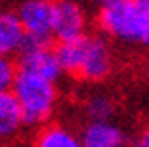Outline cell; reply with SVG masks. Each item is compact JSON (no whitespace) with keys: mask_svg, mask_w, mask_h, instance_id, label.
<instances>
[{"mask_svg":"<svg viewBox=\"0 0 149 147\" xmlns=\"http://www.w3.org/2000/svg\"><path fill=\"white\" fill-rule=\"evenodd\" d=\"M143 147H149V125L145 127V132H143V135H141V141H139Z\"/></svg>","mask_w":149,"mask_h":147,"instance_id":"cell-13","label":"cell"},{"mask_svg":"<svg viewBox=\"0 0 149 147\" xmlns=\"http://www.w3.org/2000/svg\"><path fill=\"white\" fill-rule=\"evenodd\" d=\"M86 36V12L77 0H53V37L73 41Z\"/></svg>","mask_w":149,"mask_h":147,"instance_id":"cell-5","label":"cell"},{"mask_svg":"<svg viewBox=\"0 0 149 147\" xmlns=\"http://www.w3.org/2000/svg\"><path fill=\"white\" fill-rule=\"evenodd\" d=\"M82 147H127L126 132L114 124L108 122H88L81 132Z\"/></svg>","mask_w":149,"mask_h":147,"instance_id":"cell-7","label":"cell"},{"mask_svg":"<svg viewBox=\"0 0 149 147\" xmlns=\"http://www.w3.org/2000/svg\"><path fill=\"white\" fill-rule=\"evenodd\" d=\"M28 41L26 29H24L16 10H0V55L12 57L20 55L24 45Z\"/></svg>","mask_w":149,"mask_h":147,"instance_id":"cell-8","label":"cell"},{"mask_svg":"<svg viewBox=\"0 0 149 147\" xmlns=\"http://www.w3.org/2000/svg\"><path fill=\"white\" fill-rule=\"evenodd\" d=\"M137 2H145V4H149V0H137Z\"/></svg>","mask_w":149,"mask_h":147,"instance_id":"cell-16","label":"cell"},{"mask_svg":"<svg viewBox=\"0 0 149 147\" xmlns=\"http://www.w3.org/2000/svg\"><path fill=\"white\" fill-rule=\"evenodd\" d=\"M84 114L88 122H108L116 114V102L102 92L90 94L84 102Z\"/></svg>","mask_w":149,"mask_h":147,"instance_id":"cell-11","label":"cell"},{"mask_svg":"<svg viewBox=\"0 0 149 147\" xmlns=\"http://www.w3.org/2000/svg\"><path fill=\"white\" fill-rule=\"evenodd\" d=\"M57 57L65 73H71L86 82H100L112 73V51L104 37L82 36L57 45Z\"/></svg>","mask_w":149,"mask_h":147,"instance_id":"cell-1","label":"cell"},{"mask_svg":"<svg viewBox=\"0 0 149 147\" xmlns=\"http://www.w3.org/2000/svg\"><path fill=\"white\" fill-rule=\"evenodd\" d=\"M16 14L30 43H49L53 39V0H22Z\"/></svg>","mask_w":149,"mask_h":147,"instance_id":"cell-4","label":"cell"},{"mask_svg":"<svg viewBox=\"0 0 149 147\" xmlns=\"http://www.w3.org/2000/svg\"><path fill=\"white\" fill-rule=\"evenodd\" d=\"M33 147H82L81 133L61 124H45L36 133Z\"/></svg>","mask_w":149,"mask_h":147,"instance_id":"cell-10","label":"cell"},{"mask_svg":"<svg viewBox=\"0 0 149 147\" xmlns=\"http://www.w3.org/2000/svg\"><path fill=\"white\" fill-rule=\"evenodd\" d=\"M86 2H88V4H96V6L100 8V6H102V4H106L108 0H86Z\"/></svg>","mask_w":149,"mask_h":147,"instance_id":"cell-14","label":"cell"},{"mask_svg":"<svg viewBox=\"0 0 149 147\" xmlns=\"http://www.w3.org/2000/svg\"><path fill=\"white\" fill-rule=\"evenodd\" d=\"M18 77V67L10 57L0 55V92H8L12 90Z\"/></svg>","mask_w":149,"mask_h":147,"instance_id":"cell-12","label":"cell"},{"mask_svg":"<svg viewBox=\"0 0 149 147\" xmlns=\"http://www.w3.org/2000/svg\"><path fill=\"white\" fill-rule=\"evenodd\" d=\"M127 147H143L141 143H134V145H127Z\"/></svg>","mask_w":149,"mask_h":147,"instance_id":"cell-15","label":"cell"},{"mask_svg":"<svg viewBox=\"0 0 149 147\" xmlns=\"http://www.w3.org/2000/svg\"><path fill=\"white\" fill-rule=\"evenodd\" d=\"M12 92L22 108L24 124L30 127H39L47 124L55 114V108L59 102L57 82L30 71H22V69H18Z\"/></svg>","mask_w":149,"mask_h":147,"instance_id":"cell-3","label":"cell"},{"mask_svg":"<svg viewBox=\"0 0 149 147\" xmlns=\"http://www.w3.org/2000/svg\"><path fill=\"white\" fill-rule=\"evenodd\" d=\"M147 77H149V67H147Z\"/></svg>","mask_w":149,"mask_h":147,"instance_id":"cell-17","label":"cell"},{"mask_svg":"<svg viewBox=\"0 0 149 147\" xmlns=\"http://www.w3.org/2000/svg\"><path fill=\"white\" fill-rule=\"evenodd\" d=\"M18 69L22 71H30L39 77H45L49 81L57 82L61 75L65 73L61 61L57 57V51L49 47V43H30L26 41L24 49L18 55Z\"/></svg>","mask_w":149,"mask_h":147,"instance_id":"cell-6","label":"cell"},{"mask_svg":"<svg viewBox=\"0 0 149 147\" xmlns=\"http://www.w3.org/2000/svg\"><path fill=\"white\" fill-rule=\"evenodd\" d=\"M24 114L12 90L0 92V141H8L16 137L22 130Z\"/></svg>","mask_w":149,"mask_h":147,"instance_id":"cell-9","label":"cell"},{"mask_svg":"<svg viewBox=\"0 0 149 147\" xmlns=\"http://www.w3.org/2000/svg\"><path fill=\"white\" fill-rule=\"evenodd\" d=\"M108 37L130 45L149 47V4L137 0H108L96 16Z\"/></svg>","mask_w":149,"mask_h":147,"instance_id":"cell-2","label":"cell"}]
</instances>
